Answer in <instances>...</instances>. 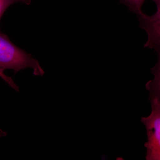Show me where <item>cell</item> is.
I'll list each match as a JSON object with an SVG mask.
<instances>
[{
  "label": "cell",
  "instance_id": "6da1fadb",
  "mask_svg": "<svg viewBox=\"0 0 160 160\" xmlns=\"http://www.w3.org/2000/svg\"><path fill=\"white\" fill-rule=\"evenodd\" d=\"M154 79L146 84L150 92L149 99L152 112L148 117L141 118V122L146 126L147 142L145 144L147 149L146 160H160V68L155 66L151 69Z\"/></svg>",
  "mask_w": 160,
  "mask_h": 160
},
{
  "label": "cell",
  "instance_id": "7a4b0ae2",
  "mask_svg": "<svg viewBox=\"0 0 160 160\" xmlns=\"http://www.w3.org/2000/svg\"><path fill=\"white\" fill-rule=\"evenodd\" d=\"M31 68L35 76H43L45 72L38 62L12 42L7 36L0 31V71L12 69L14 73Z\"/></svg>",
  "mask_w": 160,
  "mask_h": 160
},
{
  "label": "cell",
  "instance_id": "3957f363",
  "mask_svg": "<svg viewBox=\"0 0 160 160\" xmlns=\"http://www.w3.org/2000/svg\"><path fill=\"white\" fill-rule=\"evenodd\" d=\"M157 6V11L152 15L143 12L138 15L140 28L144 29L148 35V40L144 48L153 49L160 54V0H152Z\"/></svg>",
  "mask_w": 160,
  "mask_h": 160
},
{
  "label": "cell",
  "instance_id": "277c9868",
  "mask_svg": "<svg viewBox=\"0 0 160 160\" xmlns=\"http://www.w3.org/2000/svg\"><path fill=\"white\" fill-rule=\"evenodd\" d=\"M146 0H120V3L125 5L129 8L132 12H134L137 15L139 14L142 11V7Z\"/></svg>",
  "mask_w": 160,
  "mask_h": 160
},
{
  "label": "cell",
  "instance_id": "5b68a950",
  "mask_svg": "<svg viewBox=\"0 0 160 160\" xmlns=\"http://www.w3.org/2000/svg\"><path fill=\"white\" fill-rule=\"evenodd\" d=\"M32 0H0V21L4 12L9 6L14 3L21 2L29 5Z\"/></svg>",
  "mask_w": 160,
  "mask_h": 160
},
{
  "label": "cell",
  "instance_id": "8992f818",
  "mask_svg": "<svg viewBox=\"0 0 160 160\" xmlns=\"http://www.w3.org/2000/svg\"><path fill=\"white\" fill-rule=\"evenodd\" d=\"M0 77L2 78L11 88L14 89L15 91L17 92L19 91V88L18 86L14 83V82H13L12 79L11 78L6 76L4 72H2L1 71H0Z\"/></svg>",
  "mask_w": 160,
  "mask_h": 160
}]
</instances>
